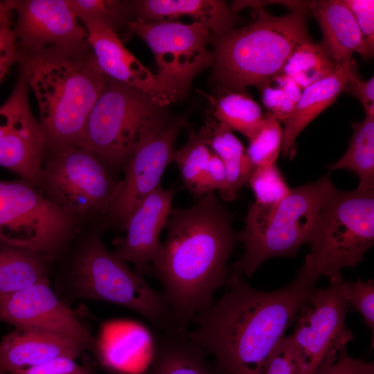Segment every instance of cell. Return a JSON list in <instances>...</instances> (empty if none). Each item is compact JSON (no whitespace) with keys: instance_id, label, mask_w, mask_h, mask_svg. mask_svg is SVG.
<instances>
[{"instance_id":"obj_8","label":"cell","mask_w":374,"mask_h":374,"mask_svg":"<svg viewBox=\"0 0 374 374\" xmlns=\"http://www.w3.org/2000/svg\"><path fill=\"white\" fill-rule=\"evenodd\" d=\"M161 107L143 91L111 79L89 114L79 146L117 176L136 148L170 122Z\"/></svg>"},{"instance_id":"obj_32","label":"cell","mask_w":374,"mask_h":374,"mask_svg":"<svg viewBox=\"0 0 374 374\" xmlns=\"http://www.w3.org/2000/svg\"><path fill=\"white\" fill-rule=\"evenodd\" d=\"M283 137L280 122L267 112L259 130L249 139V147L246 149L253 170L276 163L281 150Z\"/></svg>"},{"instance_id":"obj_44","label":"cell","mask_w":374,"mask_h":374,"mask_svg":"<svg viewBox=\"0 0 374 374\" xmlns=\"http://www.w3.org/2000/svg\"><path fill=\"white\" fill-rule=\"evenodd\" d=\"M81 374H92V370L89 366H86Z\"/></svg>"},{"instance_id":"obj_43","label":"cell","mask_w":374,"mask_h":374,"mask_svg":"<svg viewBox=\"0 0 374 374\" xmlns=\"http://www.w3.org/2000/svg\"><path fill=\"white\" fill-rule=\"evenodd\" d=\"M366 374H374V366L373 363H370L367 368Z\"/></svg>"},{"instance_id":"obj_7","label":"cell","mask_w":374,"mask_h":374,"mask_svg":"<svg viewBox=\"0 0 374 374\" xmlns=\"http://www.w3.org/2000/svg\"><path fill=\"white\" fill-rule=\"evenodd\" d=\"M310 251L299 272L317 281L363 260L374 243V190L335 186L322 204L310 237Z\"/></svg>"},{"instance_id":"obj_1","label":"cell","mask_w":374,"mask_h":374,"mask_svg":"<svg viewBox=\"0 0 374 374\" xmlns=\"http://www.w3.org/2000/svg\"><path fill=\"white\" fill-rule=\"evenodd\" d=\"M316 283L297 272L265 292L228 276L229 290L196 316L188 335L213 357L220 374H262Z\"/></svg>"},{"instance_id":"obj_35","label":"cell","mask_w":374,"mask_h":374,"mask_svg":"<svg viewBox=\"0 0 374 374\" xmlns=\"http://www.w3.org/2000/svg\"><path fill=\"white\" fill-rule=\"evenodd\" d=\"M342 295L350 308H353L362 316L364 324L374 333V280L357 279L355 281H341Z\"/></svg>"},{"instance_id":"obj_36","label":"cell","mask_w":374,"mask_h":374,"mask_svg":"<svg viewBox=\"0 0 374 374\" xmlns=\"http://www.w3.org/2000/svg\"><path fill=\"white\" fill-rule=\"evenodd\" d=\"M262 374H304L303 360L290 336H285Z\"/></svg>"},{"instance_id":"obj_10","label":"cell","mask_w":374,"mask_h":374,"mask_svg":"<svg viewBox=\"0 0 374 374\" xmlns=\"http://www.w3.org/2000/svg\"><path fill=\"white\" fill-rule=\"evenodd\" d=\"M51 153L43 163L39 191L81 220L105 217L120 191L121 179L82 147Z\"/></svg>"},{"instance_id":"obj_26","label":"cell","mask_w":374,"mask_h":374,"mask_svg":"<svg viewBox=\"0 0 374 374\" xmlns=\"http://www.w3.org/2000/svg\"><path fill=\"white\" fill-rule=\"evenodd\" d=\"M53 260L41 252L0 242V296L49 283Z\"/></svg>"},{"instance_id":"obj_17","label":"cell","mask_w":374,"mask_h":374,"mask_svg":"<svg viewBox=\"0 0 374 374\" xmlns=\"http://www.w3.org/2000/svg\"><path fill=\"white\" fill-rule=\"evenodd\" d=\"M176 193L175 186H159L130 215L123 228L125 235L112 242L113 253L125 262H132L141 274L149 272L159 251L160 235L166 228Z\"/></svg>"},{"instance_id":"obj_28","label":"cell","mask_w":374,"mask_h":374,"mask_svg":"<svg viewBox=\"0 0 374 374\" xmlns=\"http://www.w3.org/2000/svg\"><path fill=\"white\" fill-rule=\"evenodd\" d=\"M337 64L321 43L311 39L299 44L285 61L281 71L303 89L334 73Z\"/></svg>"},{"instance_id":"obj_41","label":"cell","mask_w":374,"mask_h":374,"mask_svg":"<svg viewBox=\"0 0 374 374\" xmlns=\"http://www.w3.org/2000/svg\"><path fill=\"white\" fill-rule=\"evenodd\" d=\"M85 366L78 364L75 359L60 357L12 374H81Z\"/></svg>"},{"instance_id":"obj_33","label":"cell","mask_w":374,"mask_h":374,"mask_svg":"<svg viewBox=\"0 0 374 374\" xmlns=\"http://www.w3.org/2000/svg\"><path fill=\"white\" fill-rule=\"evenodd\" d=\"M255 202L271 205L284 199L290 188L276 163L255 168L247 181Z\"/></svg>"},{"instance_id":"obj_11","label":"cell","mask_w":374,"mask_h":374,"mask_svg":"<svg viewBox=\"0 0 374 374\" xmlns=\"http://www.w3.org/2000/svg\"><path fill=\"white\" fill-rule=\"evenodd\" d=\"M133 33L139 36L152 51L159 82L177 98L186 93L194 78L213 63L208 49L211 31L193 21H143L127 22Z\"/></svg>"},{"instance_id":"obj_22","label":"cell","mask_w":374,"mask_h":374,"mask_svg":"<svg viewBox=\"0 0 374 374\" xmlns=\"http://www.w3.org/2000/svg\"><path fill=\"white\" fill-rule=\"evenodd\" d=\"M354 66L351 58L345 61L331 75L302 90L294 112L283 123L282 154L292 159L296 153L295 140L302 130L331 105L343 91Z\"/></svg>"},{"instance_id":"obj_37","label":"cell","mask_w":374,"mask_h":374,"mask_svg":"<svg viewBox=\"0 0 374 374\" xmlns=\"http://www.w3.org/2000/svg\"><path fill=\"white\" fill-rule=\"evenodd\" d=\"M369 364L352 357L344 346L330 351L314 374H366Z\"/></svg>"},{"instance_id":"obj_45","label":"cell","mask_w":374,"mask_h":374,"mask_svg":"<svg viewBox=\"0 0 374 374\" xmlns=\"http://www.w3.org/2000/svg\"><path fill=\"white\" fill-rule=\"evenodd\" d=\"M0 374H8V373L0 366Z\"/></svg>"},{"instance_id":"obj_27","label":"cell","mask_w":374,"mask_h":374,"mask_svg":"<svg viewBox=\"0 0 374 374\" xmlns=\"http://www.w3.org/2000/svg\"><path fill=\"white\" fill-rule=\"evenodd\" d=\"M352 127L347 150L328 168L352 171L359 178L357 190H374V116H366L362 121L353 123Z\"/></svg>"},{"instance_id":"obj_4","label":"cell","mask_w":374,"mask_h":374,"mask_svg":"<svg viewBox=\"0 0 374 374\" xmlns=\"http://www.w3.org/2000/svg\"><path fill=\"white\" fill-rule=\"evenodd\" d=\"M252 8L249 24L211 39L215 80L226 91L258 87L280 72L294 48L310 39L305 9L276 16L262 7Z\"/></svg>"},{"instance_id":"obj_2","label":"cell","mask_w":374,"mask_h":374,"mask_svg":"<svg viewBox=\"0 0 374 374\" xmlns=\"http://www.w3.org/2000/svg\"><path fill=\"white\" fill-rule=\"evenodd\" d=\"M167 236L149 272L163 286L178 330L186 331L197 315L213 303L228 278L227 262L238 242L232 215L213 193L188 208H172Z\"/></svg>"},{"instance_id":"obj_24","label":"cell","mask_w":374,"mask_h":374,"mask_svg":"<svg viewBox=\"0 0 374 374\" xmlns=\"http://www.w3.org/2000/svg\"><path fill=\"white\" fill-rule=\"evenodd\" d=\"M204 354L187 331L162 332L155 336L154 355L142 374H215Z\"/></svg>"},{"instance_id":"obj_25","label":"cell","mask_w":374,"mask_h":374,"mask_svg":"<svg viewBox=\"0 0 374 374\" xmlns=\"http://www.w3.org/2000/svg\"><path fill=\"white\" fill-rule=\"evenodd\" d=\"M200 131L211 150L224 166L226 183L219 194L224 201L231 202L237 197L253 170L246 149L229 128L215 119H208Z\"/></svg>"},{"instance_id":"obj_40","label":"cell","mask_w":374,"mask_h":374,"mask_svg":"<svg viewBox=\"0 0 374 374\" xmlns=\"http://www.w3.org/2000/svg\"><path fill=\"white\" fill-rule=\"evenodd\" d=\"M20 53L12 26L0 25V83Z\"/></svg>"},{"instance_id":"obj_29","label":"cell","mask_w":374,"mask_h":374,"mask_svg":"<svg viewBox=\"0 0 374 374\" xmlns=\"http://www.w3.org/2000/svg\"><path fill=\"white\" fill-rule=\"evenodd\" d=\"M215 119L249 139L260 128L265 114L259 105L241 91H226L213 103Z\"/></svg>"},{"instance_id":"obj_9","label":"cell","mask_w":374,"mask_h":374,"mask_svg":"<svg viewBox=\"0 0 374 374\" xmlns=\"http://www.w3.org/2000/svg\"><path fill=\"white\" fill-rule=\"evenodd\" d=\"M81 221L26 181L0 180V242L55 260L74 240Z\"/></svg>"},{"instance_id":"obj_5","label":"cell","mask_w":374,"mask_h":374,"mask_svg":"<svg viewBox=\"0 0 374 374\" xmlns=\"http://www.w3.org/2000/svg\"><path fill=\"white\" fill-rule=\"evenodd\" d=\"M334 187L328 175L291 188L280 202L271 205L253 202L248 210L245 226L237 233L243 244L242 258L229 269V276L250 278L266 260L294 256L299 247L309 242L323 200Z\"/></svg>"},{"instance_id":"obj_16","label":"cell","mask_w":374,"mask_h":374,"mask_svg":"<svg viewBox=\"0 0 374 374\" xmlns=\"http://www.w3.org/2000/svg\"><path fill=\"white\" fill-rule=\"evenodd\" d=\"M0 321L62 335L89 348L96 342L90 330L58 297L50 283H37L0 296Z\"/></svg>"},{"instance_id":"obj_31","label":"cell","mask_w":374,"mask_h":374,"mask_svg":"<svg viewBox=\"0 0 374 374\" xmlns=\"http://www.w3.org/2000/svg\"><path fill=\"white\" fill-rule=\"evenodd\" d=\"M257 88L268 113L283 123L294 112L303 90L291 77L282 71L272 75Z\"/></svg>"},{"instance_id":"obj_19","label":"cell","mask_w":374,"mask_h":374,"mask_svg":"<svg viewBox=\"0 0 374 374\" xmlns=\"http://www.w3.org/2000/svg\"><path fill=\"white\" fill-rule=\"evenodd\" d=\"M88 348L62 335L15 327L0 341V366L12 374L60 357L76 359Z\"/></svg>"},{"instance_id":"obj_23","label":"cell","mask_w":374,"mask_h":374,"mask_svg":"<svg viewBox=\"0 0 374 374\" xmlns=\"http://www.w3.org/2000/svg\"><path fill=\"white\" fill-rule=\"evenodd\" d=\"M143 21L170 20L187 16L206 26L214 35L233 29L235 12L223 1L217 0H143L136 2Z\"/></svg>"},{"instance_id":"obj_34","label":"cell","mask_w":374,"mask_h":374,"mask_svg":"<svg viewBox=\"0 0 374 374\" xmlns=\"http://www.w3.org/2000/svg\"><path fill=\"white\" fill-rule=\"evenodd\" d=\"M77 18L81 21H98L115 26L125 19L126 8L119 1L66 0Z\"/></svg>"},{"instance_id":"obj_18","label":"cell","mask_w":374,"mask_h":374,"mask_svg":"<svg viewBox=\"0 0 374 374\" xmlns=\"http://www.w3.org/2000/svg\"><path fill=\"white\" fill-rule=\"evenodd\" d=\"M87 42L100 70L110 79L136 88L164 107L177 98L123 44L116 31L98 21H83Z\"/></svg>"},{"instance_id":"obj_21","label":"cell","mask_w":374,"mask_h":374,"mask_svg":"<svg viewBox=\"0 0 374 374\" xmlns=\"http://www.w3.org/2000/svg\"><path fill=\"white\" fill-rule=\"evenodd\" d=\"M308 11L321 28V44L337 64L350 59L354 53L365 59L372 57L352 12L343 1H310Z\"/></svg>"},{"instance_id":"obj_15","label":"cell","mask_w":374,"mask_h":374,"mask_svg":"<svg viewBox=\"0 0 374 374\" xmlns=\"http://www.w3.org/2000/svg\"><path fill=\"white\" fill-rule=\"evenodd\" d=\"M7 1L17 15L13 31L20 53L48 48L88 51L87 33L66 0Z\"/></svg>"},{"instance_id":"obj_3","label":"cell","mask_w":374,"mask_h":374,"mask_svg":"<svg viewBox=\"0 0 374 374\" xmlns=\"http://www.w3.org/2000/svg\"><path fill=\"white\" fill-rule=\"evenodd\" d=\"M19 62L37 101L47 150L79 146L89 114L111 80L93 53L48 48L20 53Z\"/></svg>"},{"instance_id":"obj_6","label":"cell","mask_w":374,"mask_h":374,"mask_svg":"<svg viewBox=\"0 0 374 374\" xmlns=\"http://www.w3.org/2000/svg\"><path fill=\"white\" fill-rule=\"evenodd\" d=\"M75 299L102 301L133 310L161 332L179 330L173 310L162 292L150 286L138 271L110 252L100 231L83 238L69 271Z\"/></svg>"},{"instance_id":"obj_13","label":"cell","mask_w":374,"mask_h":374,"mask_svg":"<svg viewBox=\"0 0 374 374\" xmlns=\"http://www.w3.org/2000/svg\"><path fill=\"white\" fill-rule=\"evenodd\" d=\"M28 89L20 72L12 91L0 106V166L37 188L47 145L30 109Z\"/></svg>"},{"instance_id":"obj_30","label":"cell","mask_w":374,"mask_h":374,"mask_svg":"<svg viewBox=\"0 0 374 374\" xmlns=\"http://www.w3.org/2000/svg\"><path fill=\"white\" fill-rule=\"evenodd\" d=\"M212 153L200 130H191L186 143L175 152L174 161L177 164L184 186L199 199Z\"/></svg>"},{"instance_id":"obj_39","label":"cell","mask_w":374,"mask_h":374,"mask_svg":"<svg viewBox=\"0 0 374 374\" xmlns=\"http://www.w3.org/2000/svg\"><path fill=\"white\" fill-rule=\"evenodd\" d=\"M343 91L349 93L362 103L366 116H374V78L368 80L359 79L353 67Z\"/></svg>"},{"instance_id":"obj_42","label":"cell","mask_w":374,"mask_h":374,"mask_svg":"<svg viewBox=\"0 0 374 374\" xmlns=\"http://www.w3.org/2000/svg\"><path fill=\"white\" fill-rule=\"evenodd\" d=\"M12 10L7 1H0V25L12 26L15 23L12 19Z\"/></svg>"},{"instance_id":"obj_38","label":"cell","mask_w":374,"mask_h":374,"mask_svg":"<svg viewBox=\"0 0 374 374\" xmlns=\"http://www.w3.org/2000/svg\"><path fill=\"white\" fill-rule=\"evenodd\" d=\"M352 12L362 33L368 51H374V1L343 0Z\"/></svg>"},{"instance_id":"obj_20","label":"cell","mask_w":374,"mask_h":374,"mask_svg":"<svg viewBox=\"0 0 374 374\" xmlns=\"http://www.w3.org/2000/svg\"><path fill=\"white\" fill-rule=\"evenodd\" d=\"M102 364L124 374H142L154 352L155 336L143 324L130 320L103 323L96 342Z\"/></svg>"},{"instance_id":"obj_14","label":"cell","mask_w":374,"mask_h":374,"mask_svg":"<svg viewBox=\"0 0 374 374\" xmlns=\"http://www.w3.org/2000/svg\"><path fill=\"white\" fill-rule=\"evenodd\" d=\"M181 119L145 138L125 162L120 191L105 219L109 225L123 230L125 224L140 203L159 186L163 172L174 161L175 143L183 126Z\"/></svg>"},{"instance_id":"obj_12","label":"cell","mask_w":374,"mask_h":374,"mask_svg":"<svg viewBox=\"0 0 374 374\" xmlns=\"http://www.w3.org/2000/svg\"><path fill=\"white\" fill-rule=\"evenodd\" d=\"M341 274L330 278L327 287L315 288L300 308L290 337L303 363L304 374H314L332 350H339L353 339L346 319L350 308L344 298Z\"/></svg>"}]
</instances>
